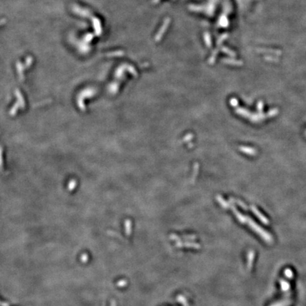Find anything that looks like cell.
<instances>
[{"label":"cell","instance_id":"cell-1","mask_svg":"<svg viewBox=\"0 0 306 306\" xmlns=\"http://www.w3.org/2000/svg\"><path fill=\"white\" fill-rule=\"evenodd\" d=\"M280 283V286H281V290L284 293H287L289 294L290 293V286L289 281H287L286 280H285L284 279H281L279 281Z\"/></svg>","mask_w":306,"mask_h":306},{"label":"cell","instance_id":"cell-3","mask_svg":"<svg viewBox=\"0 0 306 306\" xmlns=\"http://www.w3.org/2000/svg\"><path fill=\"white\" fill-rule=\"evenodd\" d=\"M284 276H286L287 279H292L293 277H294V273H293V271L289 268L286 269L284 271Z\"/></svg>","mask_w":306,"mask_h":306},{"label":"cell","instance_id":"cell-2","mask_svg":"<svg viewBox=\"0 0 306 306\" xmlns=\"http://www.w3.org/2000/svg\"><path fill=\"white\" fill-rule=\"evenodd\" d=\"M290 304H291V300L288 298L284 300H281V301L275 303L271 306H289Z\"/></svg>","mask_w":306,"mask_h":306},{"label":"cell","instance_id":"cell-4","mask_svg":"<svg viewBox=\"0 0 306 306\" xmlns=\"http://www.w3.org/2000/svg\"><path fill=\"white\" fill-rule=\"evenodd\" d=\"M250 259H249V265H250V266H251V263H252V260H253V259H254V252L253 251H251L250 254Z\"/></svg>","mask_w":306,"mask_h":306}]
</instances>
